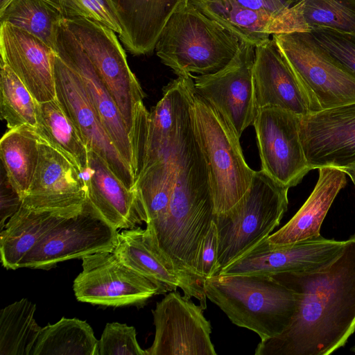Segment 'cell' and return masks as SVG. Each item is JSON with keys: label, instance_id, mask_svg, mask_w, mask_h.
I'll return each instance as SVG.
<instances>
[{"label": "cell", "instance_id": "11", "mask_svg": "<svg viewBox=\"0 0 355 355\" xmlns=\"http://www.w3.org/2000/svg\"><path fill=\"white\" fill-rule=\"evenodd\" d=\"M255 46L241 41L232 60L218 71L192 76L196 92L224 117L240 138L253 124L257 108L253 68Z\"/></svg>", "mask_w": 355, "mask_h": 355}, {"label": "cell", "instance_id": "7", "mask_svg": "<svg viewBox=\"0 0 355 355\" xmlns=\"http://www.w3.org/2000/svg\"><path fill=\"white\" fill-rule=\"evenodd\" d=\"M69 30L113 97L135 147L146 132L149 112L145 94L131 71L116 33L103 24L85 17L65 19Z\"/></svg>", "mask_w": 355, "mask_h": 355}, {"label": "cell", "instance_id": "28", "mask_svg": "<svg viewBox=\"0 0 355 355\" xmlns=\"http://www.w3.org/2000/svg\"><path fill=\"white\" fill-rule=\"evenodd\" d=\"M189 114L190 110L175 144L160 159L140 172L136 178L133 189L146 227L155 224L166 214L175 182L184 128Z\"/></svg>", "mask_w": 355, "mask_h": 355}, {"label": "cell", "instance_id": "34", "mask_svg": "<svg viewBox=\"0 0 355 355\" xmlns=\"http://www.w3.org/2000/svg\"><path fill=\"white\" fill-rule=\"evenodd\" d=\"M36 306L27 299L0 312V355H31L42 327L34 314Z\"/></svg>", "mask_w": 355, "mask_h": 355}, {"label": "cell", "instance_id": "32", "mask_svg": "<svg viewBox=\"0 0 355 355\" xmlns=\"http://www.w3.org/2000/svg\"><path fill=\"white\" fill-rule=\"evenodd\" d=\"M31 355H98V340L85 321L62 317L42 327Z\"/></svg>", "mask_w": 355, "mask_h": 355}, {"label": "cell", "instance_id": "1", "mask_svg": "<svg viewBox=\"0 0 355 355\" xmlns=\"http://www.w3.org/2000/svg\"><path fill=\"white\" fill-rule=\"evenodd\" d=\"M300 296L279 336L261 340L256 355H327L355 331V234L331 261L309 271L270 275Z\"/></svg>", "mask_w": 355, "mask_h": 355}, {"label": "cell", "instance_id": "15", "mask_svg": "<svg viewBox=\"0 0 355 355\" xmlns=\"http://www.w3.org/2000/svg\"><path fill=\"white\" fill-rule=\"evenodd\" d=\"M39 149L37 167L21 205L63 217L76 215L87 200L83 174L40 137Z\"/></svg>", "mask_w": 355, "mask_h": 355}, {"label": "cell", "instance_id": "4", "mask_svg": "<svg viewBox=\"0 0 355 355\" xmlns=\"http://www.w3.org/2000/svg\"><path fill=\"white\" fill-rule=\"evenodd\" d=\"M241 40L217 21L184 1L165 24L156 54L178 76L207 75L225 67L237 53Z\"/></svg>", "mask_w": 355, "mask_h": 355}, {"label": "cell", "instance_id": "41", "mask_svg": "<svg viewBox=\"0 0 355 355\" xmlns=\"http://www.w3.org/2000/svg\"><path fill=\"white\" fill-rule=\"evenodd\" d=\"M342 170L346 175H347L352 180L355 186V164L344 168H339Z\"/></svg>", "mask_w": 355, "mask_h": 355}, {"label": "cell", "instance_id": "26", "mask_svg": "<svg viewBox=\"0 0 355 355\" xmlns=\"http://www.w3.org/2000/svg\"><path fill=\"white\" fill-rule=\"evenodd\" d=\"M317 183L304 205L282 228L268 238L274 245L291 244L320 236L322 223L339 191L346 184V174L331 166L318 168Z\"/></svg>", "mask_w": 355, "mask_h": 355}, {"label": "cell", "instance_id": "13", "mask_svg": "<svg viewBox=\"0 0 355 355\" xmlns=\"http://www.w3.org/2000/svg\"><path fill=\"white\" fill-rule=\"evenodd\" d=\"M54 73L56 98L78 130L88 150L101 157L125 185L133 189L136 177L132 169L109 137L80 78L57 53Z\"/></svg>", "mask_w": 355, "mask_h": 355}, {"label": "cell", "instance_id": "37", "mask_svg": "<svg viewBox=\"0 0 355 355\" xmlns=\"http://www.w3.org/2000/svg\"><path fill=\"white\" fill-rule=\"evenodd\" d=\"M308 33L334 60L355 76V34L329 28Z\"/></svg>", "mask_w": 355, "mask_h": 355}, {"label": "cell", "instance_id": "8", "mask_svg": "<svg viewBox=\"0 0 355 355\" xmlns=\"http://www.w3.org/2000/svg\"><path fill=\"white\" fill-rule=\"evenodd\" d=\"M272 38L306 92L312 113L355 102V76L309 33L273 34Z\"/></svg>", "mask_w": 355, "mask_h": 355}, {"label": "cell", "instance_id": "14", "mask_svg": "<svg viewBox=\"0 0 355 355\" xmlns=\"http://www.w3.org/2000/svg\"><path fill=\"white\" fill-rule=\"evenodd\" d=\"M204 310L177 291L168 292L152 311L155 334L147 355H216Z\"/></svg>", "mask_w": 355, "mask_h": 355}, {"label": "cell", "instance_id": "27", "mask_svg": "<svg viewBox=\"0 0 355 355\" xmlns=\"http://www.w3.org/2000/svg\"><path fill=\"white\" fill-rule=\"evenodd\" d=\"M329 28L355 34V0H297L268 27L271 35Z\"/></svg>", "mask_w": 355, "mask_h": 355}, {"label": "cell", "instance_id": "16", "mask_svg": "<svg viewBox=\"0 0 355 355\" xmlns=\"http://www.w3.org/2000/svg\"><path fill=\"white\" fill-rule=\"evenodd\" d=\"M300 136L311 170L355 164V102L300 116Z\"/></svg>", "mask_w": 355, "mask_h": 355}, {"label": "cell", "instance_id": "9", "mask_svg": "<svg viewBox=\"0 0 355 355\" xmlns=\"http://www.w3.org/2000/svg\"><path fill=\"white\" fill-rule=\"evenodd\" d=\"M118 231L90 204L64 218L26 255L19 268L50 269L58 263L103 251H112Z\"/></svg>", "mask_w": 355, "mask_h": 355}, {"label": "cell", "instance_id": "35", "mask_svg": "<svg viewBox=\"0 0 355 355\" xmlns=\"http://www.w3.org/2000/svg\"><path fill=\"white\" fill-rule=\"evenodd\" d=\"M0 111L8 129L37 126V101L29 90L4 62L1 61Z\"/></svg>", "mask_w": 355, "mask_h": 355}, {"label": "cell", "instance_id": "17", "mask_svg": "<svg viewBox=\"0 0 355 355\" xmlns=\"http://www.w3.org/2000/svg\"><path fill=\"white\" fill-rule=\"evenodd\" d=\"M267 238L223 268L218 275L270 276L312 270L331 261L345 245V241L326 239L321 235L284 245H272Z\"/></svg>", "mask_w": 355, "mask_h": 355}, {"label": "cell", "instance_id": "42", "mask_svg": "<svg viewBox=\"0 0 355 355\" xmlns=\"http://www.w3.org/2000/svg\"><path fill=\"white\" fill-rule=\"evenodd\" d=\"M14 0H0V14L2 13Z\"/></svg>", "mask_w": 355, "mask_h": 355}, {"label": "cell", "instance_id": "22", "mask_svg": "<svg viewBox=\"0 0 355 355\" xmlns=\"http://www.w3.org/2000/svg\"><path fill=\"white\" fill-rule=\"evenodd\" d=\"M194 91L192 76H178L163 88L162 98L149 112L139 173L160 159L177 141Z\"/></svg>", "mask_w": 355, "mask_h": 355}, {"label": "cell", "instance_id": "20", "mask_svg": "<svg viewBox=\"0 0 355 355\" xmlns=\"http://www.w3.org/2000/svg\"><path fill=\"white\" fill-rule=\"evenodd\" d=\"M253 78L257 110L272 107L300 116L312 113L306 92L272 38L255 46Z\"/></svg>", "mask_w": 355, "mask_h": 355}, {"label": "cell", "instance_id": "29", "mask_svg": "<svg viewBox=\"0 0 355 355\" xmlns=\"http://www.w3.org/2000/svg\"><path fill=\"white\" fill-rule=\"evenodd\" d=\"M64 218L67 217L21 205L1 230L0 254L3 266L7 269L19 268L26 255Z\"/></svg>", "mask_w": 355, "mask_h": 355}, {"label": "cell", "instance_id": "10", "mask_svg": "<svg viewBox=\"0 0 355 355\" xmlns=\"http://www.w3.org/2000/svg\"><path fill=\"white\" fill-rule=\"evenodd\" d=\"M73 288L82 302L107 306H140L159 295L157 286L121 262L114 252L83 257Z\"/></svg>", "mask_w": 355, "mask_h": 355}, {"label": "cell", "instance_id": "6", "mask_svg": "<svg viewBox=\"0 0 355 355\" xmlns=\"http://www.w3.org/2000/svg\"><path fill=\"white\" fill-rule=\"evenodd\" d=\"M288 189L262 170L254 171L248 190L238 202L215 214L218 240L216 275L268 237L279 225L288 208Z\"/></svg>", "mask_w": 355, "mask_h": 355}, {"label": "cell", "instance_id": "19", "mask_svg": "<svg viewBox=\"0 0 355 355\" xmlns=\"http://www.w3.org/2000/svg\"><path fill=\"white\" fill-rule=\"evenodd\" d=\"M1 61L7 64L38 103L56 98L55 51L31 33L7 22L0 26Z\"/></svg>", "mask_w": 355, "mask_h": 355}, {"label": "cell", "instance_id": "5", "mask_svg": "<svg viewBox=\"0 0 355 355\" xmlns=\"http://www.w3.org/2000/svg\"><path fill=\"white\" fill-rule=\"evenodd\" d=\"M191 112L195 136L207 168L214 212L220 214L247 192L254 171L245 161L240 138L234 130L196 90Z\"/></svg>", "mask_w": 355, "mask_h": 355}, {"label": "cell", "instance_id": "25", "mask_svg": "<svg viewBox=\"0 0 355 355\" xmlns=\"http://www.w3.org/2000/svg\"><path fill=\"white\" fill-rule=\"evenodd\" d=\"M119 21V37L132 54L155 50L167 21L186 0H110Z\"/></svg>", "mask_w": 355, "mask_h": 355}, {"label": "cell", "instance_id": "31", "mask_svg": "<svg viewBox=\"0 0 355 355\" xmlns=\"http://www.w3.org/2000/svg\"><path fill=\"white\" fill-rule=\"evenodd\" d=\"M40 136L35 128L9 129L0 140L2 168L22 200L32 182L40 154Z\"/></svg>", "mask_w": 355, "mask_h": 355}, {"label": "cell", "instance_id": "39", "mask_svg": "<svg viewBox=\"0 0 355 355\" xmlns=\"http://www.w3.org/2000/svg\"><path fill=\"white\" fill-rule=\"evenodd\" d=\"M218 250V232L214 220L202 241L196 266L197 274L202 282L216 274Z\"/></svg>", "mask_w": 355, "mask_h": 355}, {"label": "cell", "instance_id": "21", "mask_svg": "<svg viewBox=\"0 0 355 355\" xmlns=\"http://www.w3.org/2000/svg\"><path fill=\"white\" fill-rule=\"evenodd\" d=\"M113 251L125 265L155 283L159 295L180 288L185 297L197 299L204 309L207 308L202 286L171 267L152 245L146 229L136 227L122 230Z\"/></svg>", "mask_w": 355, "mask_h": 355}, {"label": "cell", "instance_id": "33", "mask_svg": "<svg viewBox=\"0 0 355 355\" xmlns=\"http://www.w3.org/2000/svg\"><path fill=\"white\" fill-rule=\"evenodd\" d=\"M53 0H14L0 14V22H7L38 37L55 51L57 35L64 19Z\"/></svg>", "mask_w": 355, "mask_h": 355}, {"label": "cell", "instance_id": "36", "mask_svg": "<svg viewBox=\"0 0 355 355\" xmlns=\"http://www.w3.org/2000/svg\"><path fill=\"white\" fill-rule=\"evenodd\" d=\"M65 19L89 18L97 21L119 35L121 27L110 0H53Z\"/></svg>", "mask_w": 355, "mask_h": 355}, {"label": "cell", "instance_id": "24", "mask_svg": "<svg viewBox=\"0 0 355 355\" xmlns=\"http://www.w3.org/2000/svg\"><path fill=\"white\" fill-rule=\"evenodd\" d=\"M200 12L254 46L270 39L273 17L297 0H189Z\"/></svg>", "mask_w": 355, "mask_h": 355}, {"label": "cell", "instance_id": "23", "mask_svg": "<svg viewBox=\"0 0 355 355\" xmlns=\"http://www.w3.org/2000/svg\"><path fill=\"white\" fill-rule=\"evenodd\" d=\"M88 157V171L83 175L87 201L117 230L141 224L134 189L126 187L96 153L89 150Z\"/></svg>", "mask_w": 355, "mask_h": 355}, {"label": "cell", "instance_id": "12", "mask_svg": "<svg viewBox=\"0 0 355 355\" xmlns=\"http://www.w3.org/2000/svg\"><path fill=\"white\" fill-rule=\"evenodd\" d=\"M300 116L277 107L257 110L253 122L261 170L279 184L291 188L311 170L301 143Z\"/></svg>", "mask_w": 355, "mask_h": 355}, {"label": "cell", "instance_id": "40", "mask_svg": "<svg viewBox=\"0 0 355 355\" xmlns=\"http://www.w3.org/2000/svg\"><path fill=\"white\" fill-rule=\"evenodd\" d=\"M1 230L6 225V220L9 219L21 205V198L10 185L5 174V180L1 178Z\"/></svg>", "mask_w": 355, "mask_h": 355}, {"label": "cell", "instance_id": "3", "mask_svg": "<svg viewBox=\"0 0 355 355\" xmlns=\"http://www.w3.org/2000/svg\"><path fill=\"white\" fill-rule=\"evenodd\" d=\"M202 287L233 324L254 331L261 340L283 333L300 302L296 292L269 275H218L206 278Z\"/></svg>", "mask_w": 355, "mask_h": 355}, {"label": "cell", "instance_id": "18", "mask_svg": "<svg viewBox=\"0 0 355 355\" xmlns=\"http://www.w3.org/2000/svg\"><path fill=\"white\" fill-rule=\"evenodd\" d=\"M55 53L80 78L109 137L137 178L134 145L126 124L105 83L67 26L65 19L58 27Z\"/></svg>", "mask_w": 355, "mask_h": 355}, {"label": "cell", "instance_id": "38", "mask_svg": "<svg viewBox=\"0 0 355 355\" xmlns=\"http://www.w3.org/2000/svg\"><path fill=\"white\" fill-rule=\"evenodd\" d=\"M98 355H147L137 340L135 328L117 322L107 323L98 340Z\"/></svg>", "mask_w": 355, "mask_h": 355}, {"label": "cell", "instance_id": "43", "mask_svg": "<svg viewBox=\"0 0 355 355\" xmlns=\"http://www.w3.org/2000/svg\"><path fill=\"white\" fill-rule=\"evenodd\" d=\"M351 350L355 353V345L352 347Z\"/></svg>", "mask_w": 355, "mask_h": 355}, {"label": "cell", "instance_id": "30", "mask_svg": "<svg viewBox=\"0 0 355 355\" xmlns=\"http://www.w3.org/2000/svg\"><path fill=\"white\" fill-rule=\"evenodd\" d=\"M37 135L63 155L83 175L88 171V149L57 98L36 103Z\"/></svg>", "mask_w": 355, "mask_h": 355}, {"label": "cell", "instance_id": "2", "mask_svg": "<svg viewBox=\"0 0 355 355\" xmlns=\"http://www.w3.org/2000/svg\"><path fill=\"white\" fill-rule=\"evenodd\" d=\"M214 218L207 168L190 114L166 214L146 230L152 245L171 267L202 286L196 266L202 241Z\"/></svg>", "mask_w": 355, "mask_h": 355}]
</instances>
